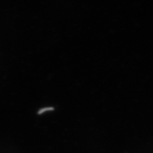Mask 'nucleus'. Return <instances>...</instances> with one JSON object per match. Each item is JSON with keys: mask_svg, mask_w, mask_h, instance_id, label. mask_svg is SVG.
<instances>
[{"mask_svg": "<svg viewBox=\"0 0 153 153\" xmlns=\"http://www.w3.org/2000/svg\"><path fill=\"white\" fill-rule=\"evenodd\" d=\"M54 110V108L53 107H45L44 108H41L38 111V114H42V113H44L46 111H50Z\"/></svg>", "mask_w": 153, "mask_h": 153, "instance_id": "obj_1", "label": "nucleus"}]
</instances>
